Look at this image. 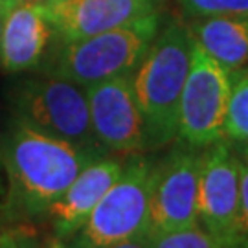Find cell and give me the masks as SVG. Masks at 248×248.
I'll list each match as a JSON object with an SVG mask.
<instances>
[{
  "label": "cell",
  "instance_id": "9a60e30c",
  "mask_svg": "<svg viewBox=\"0 0 248 248\" xmlns=\"http://www.w3.org/2000/svg\"><path fill=\"white\" fill-rule=\"evenodd\" d=\"M153 248H230V245L208 232L202 224H195L155 237Z\"/></svg>",
  "mask_w": 248,
  "mask_h": 248
},
{
  "label": "cell",
  "instance_id": "7c38bea8",
  "mask_svg": "<svg viewBox=\"0 0 248 248\" xmlns=\"http://www.w3.org/2000/svg\"><path fill=\"white\" fill-rule=\"evenodd\" d=\"M53 28L45 4L18 2L8 11L2 30L0 64L6 72H24L41 62Z\"/></svg>",
  "mask_w": 248,
  "mask_h": 248
},
{
  "label": "cell",
  "instance_id": "7a4b0ae2",
  "mask_svg": "<svg viewBox=\"0 0 248 248\" xmlns=\"http://www.w3.org/2000/svg\"><path fill=\"white\" fill-rule=\"evenodd\" d=\"M193 33L180 20H171L153 39L133 78L142 112L147 149H160L178 136L180 96L191 66Z\"/></svg>",
  "mask_w": 248,
  "mask_h": 248
},
{
  "label": "cell",
  "instance_id": "44dd1931",
  "mask_svg": "<svg viewBox=\"0 0 248 248\" xmlns=\"http://www.w3.org/2000/svg\"><path fill=\"white\" fill-rule=\"evenodd\" d=\"M15 4H18L17 0H0V8H13Z\"/></svg>",
  "mask_w": 248,
  "mask_h": 248
},
{
  "label": "cell",
  "instance_id": "8fae6325",
  "mask_svg": "<svg viewBox=\"0 0 248 248\" xmlns=\"http://www.w3.org/2000/svg\"><path fill=\"white\" fill-rule=\"evenodd\" d=\"M124 164L120 158H101L90 162L72 182L68 189L48 208L45 217L50 219L53 237L70 239L89 219L99 199L122 175Z\"/></svg>",
  "mask_w": 248,
  "mask_h": 248
},
{
  "label": "cell",
  "instance_id": "9c48e42d",
  "mask_svg": "<svg viewBox=\"0 0 248 248\" xmlns=\"http://www.w3.org/2000/svg\"><path fill=\"white\" fill-rule=\"evenodd\" d=\"M239 182L241 162L230 143L222 138L204 147L197 193L199 222L230 248L239 208Z\"/></svg>",
  "mask_w": 248,
  "mask_h": 248
},
{
  "label": "cell",
  "instance_id": "5b68a950",
  "mask_svg": "<svg viewBox=\"0 0 248 248\" xmlns=\"http://www.w3.org/2000/svg\"><path fill=\"white\" fill-rule=\"evenodd\" d=\"M15 122L39 133L107 155L90 122L87 90L57 76L22 83L13 98Z\"/></svg>",
  "mask_w": 248,
  "mask_h": 248
},
{
  "label": "cell",
  "instance_id": "d6986e66",
  "mask_svg": "<svg viewBox=\"0 0 248 248\" xmlns=\"http://www.w3.org/2000/svg\"><path fill=\"white\" fill-rule=\"evenodd\" d=\"M235 153H237V156H239V158L248 160V142H237Z\"/></svg>",
  "mask_w": 248,
  "mask_h": 248
},
{
  "label": "cell",
  "instance_id": "52a82bcc",
  "mask_svg": "<svg viewBox=\"0 0 248 248\" xmlns=\"http://www.w3.org/2000/svg\"><path fill=\"white\" fill-rule=\"evenodd\" d=\"M201 156L197 147L187 145L171 151L153 164L149 195V235L155 239L169 232L201 224L197 193Z\"/></svg>",
  "mask_w": 248,
  "mask_h": 248
},
{
  "label": "cell",
  "instance_id": "30bf717a",
  "mask_svg": "<svg viewBox=\"0 0 248 248\" xmlns=\"http://www.w3.org/2000/svg\"><path fill=\"white\" fill-rule=\"evenodd\" d=\"M45 9L62 43L89 39L158 15L156 0H50Z\"/></svg>",
  "mask_w": 248,
  "mask_h": 248
},
{
  "label": "cell",
  "instance_id": "2e32d148",
  "mask_svg": "<svg viewBox=\"0 0 248 248\" xmlns=\"http://www.w3.org/2000/svg\"><path fill=\"white\" fill-rule=\"evenodd\" d=\"M182 9L191 17L232 15L248 17V0H178Z\"/></svg>",
  "mask_w": 248,
  "mask_h": 248
},
{
  "label": "cell",
  "instance_id": "6da1fadb",
  "mask_svg": "<svg viewBox=\"0 0 248 248\" xmlns=\"http://www.w3.org/2000/svg\"><path fill=\"white\" fill-rule=\"evenodd\" d=\"M2 156L9 178V212L31 219L45 217L81 171L105 155L81 149L15 122Z\"/></svg>",
  "mask_w": 248,
  "mask_h": 248
},
{
  "label": "cell",
  "instance_id": "8992f818",
  "mask_svg": "<svg viewBox=\"0 0 248 248\" xmlns=\"http://www.w3.org/2000/svg\"><path fill=\"white\" fill-rule=\"evenodd\" d=\"M230 90V72L195 41L191 66L180 96L178 138L197 149L222 140Z\"/></svg>",
  "mask_w": 248,
  "mask_h": 248
},
{
  "label": "cell",
  "instance_id": "e0dca14e",
  "mask_svg": "<svg viewBox=\"0 0 248 248\" xmlns=\"http://www.w3.org/2000/svg\"><path fill=\"white\" fill-rule=\"evenodd\" d=\"M241 162V182H239V208L232 237V248H248V160Z\"/></svg>",
  "mask_w": 248,
  "mask_h": 248
},
{
  "label": "cell",
  "instance_id": "277c9868",
  "mask_svg": "<svg viewBox=\"0 0 248 248\" xmlns=\"http://www.w3.org/2000/svg\"><path fill=\"white\" fill-rule=\"evenodd\" d=\"M158 30L160 15H153L131 26L64 43L53 61L52 76L87 89L101 81L131 74L140 64Z\"/></svg>",
  "mask_w": 248,
  "mask_h": 248
},
{
  "label": "cell",
  "instance_id": "ac0fdd59",
  "mask_svg": "<svg viewBox=\"0 0 248 248\" xmlns=\"http://www.w3.org/2000/svg\"><path fill=\"white\" fill-rule=\"evenodd\" d=\"M153 241L155 239L151 237L149 233H142V235H136V237H131V239L108 245L105 248H153Z\"/></svg>",
  "mask_w": 248,
  "mask_h": 248
},
{
  "label": "cell",
  "instance_id": "7402d4cb",
  "mask_svg": "<svg viewBox=\"0 0 248 248\" xmlns=\"http://www.w3.org/2000/svg\"><path fill=\"white\" fill-rule=\"evenodd\" d=\"M17 2H39V4H46L50 0H17Z\"/></svg>",
  "mask_w": 248,
  "mask_h": 248
},
{
  "label": "cell",
  "instance_id": "3957f363",
  "mask_svg": "<svg viewBox=\"0 0 248 248\" xmlns=\"http://www.w3.org/2000/svg\"><path fill=\"white\" fill-rule=\"evenodd\" d=\"M153 162L140 153L131 155L122 175L64 248H105L120 241L149 233V195Z\"/></svg>",
  "mask_w": 248,
  "mask_h": 248
},
{
  "label": "cell",
  "instance_id": "ffe728a7",
  "mask_svg": "<svg viewBox=\"0 0 248 248\" xmlns=\"http://www.w3.org/2000/svg\"><path fill=\"white\" fill-rule=\"evenodd\" d=\"M11 8H0V45H2V30H4V20Z\"/></svg>",
  "mask_w": 248,
  "mask_h": 248
},
{
  "label": "cell",
  "instance_id": "4fadbf2b",
  "mask_svg": "<svg viewBox=\"0 0 248 248\" xmlns=\"http://www.w3.org/2000/svg\"><path fill=\"white\" fill-rule=\"evenodd\" d=\"M189 30L193 39L224 70L232 74L248 66V17H199Z\"/></svg>",
  "mask_w": 248,
  "mask_h": 248
},
{
  "label": "cell",
  "instance_id": "5bb4252c",
  "mask_svg": "<svg viewBox=\"0 0 248 248\" xmlns=\"http://www.w3.org/2000/svg\"><path fill=\"white\" fill-rule=\"evenodd\" d=\"M232 90L224 122V138L232 142H248V68L230 74Z\"/></svg>",
  "mask_w": 248,
  "mask_h": 248
},
{
  "label": "cell",
  "instance_id": "ba28073f",
  "mask_svg": "<svg viewBox=\"0 0 248 248\" xmlns=\"http://www.w3.org/2000/svg\"><path fill=\"white\" fill-rule=\"evenodd\" d=\"M92 129L105 151L134 155L147 151V134L131 74L87 87Z\"/></svg>",
  "mask_w": 248,
  "mask_h": 248
}]
</instances>
